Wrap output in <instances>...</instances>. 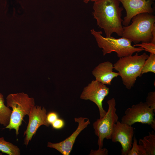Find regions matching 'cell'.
Returning a JSON list of instances; mask_svg holds the SVG:
<instances>
[{"instance_id":"277c9868","label":"cell","mask_w":155,"mask_h":155,"mask_svg":"<svg viewBox=\"0 0 155 155\" xmlns=\"http://www.w3.org/2000/svg\"><path fill=\"white\" fill-rule=\"evenodd\" d=\"M7 106L12 108L9 124L5 128L10 130L14 129L17 135L23 118L28 115L32 107L35 105L34 98L23 92L9 94L6 98Z\"/></svg>"},{"instance_id":"30bf717a","label":"cell","mask_w":155,"mask_h":155,"mask_svg":"<svg viewBox=\"0 0 155 155\" xmlns=\"http://www.w3.org/2000/svg\"><path fill=\"white\" fill-rule=\"evenodd\" d=\"M122 3L126 12L122 24L126 26L129 24L132 18L143 13H152L154 10L152 7L155 0H119Z\"/></svg>"},{"instance_id":"8992f818","label":"cell","mask_w":155,"mask_h":155,"mask_svg":"<svg viewBox=\"0 0 155 155\" xmlns=\"http://www.w3.org/2000/svg\"><path fill=\"white\" fill-rule=\"evenodd\" d=\"M108 108L104 116L97 119L93 123L95 135L98 137L99 148H102L104 139H111L115 124L118 121V117L116 113V103L112 98L107 101Z\"/></svg>"},{"instance_id":"5bb4252c","label":"cell","mask_w":155,"mask_h":155,"mask_svg":"<svg viewBox=\"0 0 155 155\" xmlns=\"http://www.w3.org/2000/svg\"><path fill=\"white\" fill-rule=\"evenodd\" d=\"M139 145L146 155L155 154V133L153 131L149 132L148 135L140 139Z\"/></svg>"},{"instance_id":"7c38bea8","label":"cell","mask_w":155,"mask_h":155,"mask_svg":"<svg viewBox=\"0 0 155 155\" xmlns=\"http://www.w3.org/2000/svg\"><path fill=\"white\" fill-rule=\"evenodd\" d=\"M74 120L75 122L78 123V125L76 129L71 135L65 140L59 143H53L48 142L47 146L56 150L63 155H69L78 135L90 124L89 120L86 117L75 118Z\"/></svg>"},{"instance_id":"52a82bcc","label":"cell","mask_w":155,"mask_h":155,"mask_svg":"<svg viewBox=\"0 0 155 155\" xmlns=\"http://www.w3.org/2000/svg\"><path fill=\"white\" fill-rule=\"evenodd\" d=\"M155 113L146 102H140L126 110L121 122L131 126L136 123L147 124L155 131Z\"/></svg>"},{"instance_id":"5b68a950","label":"cell","mask_w":155,"mask_h":155,"mask_svg":"<svg viewBox=\"0 0 155 155\" xmlns=\"http://www.w3.org/2000/svg\"><path fill=\"white\" fill-rule=\"evenodd\" d=\"M90 32L95 38L98 46L102 49L104 56L114 52L120 58L144 51L141 47L134 46L131 44V41L125 38H116L112 36L104 37L102 35V31H97L94 29L91 30Z\"/></svg>"},{"instance_id":"2e32d148","label":"cell","mask_w":155,"mask_h":155,"mask_svg":"<svg viewBox=\"0 0 155 155\" xmlns=\"http://www.w3.org/2000/svg\"><path fill=\"white\" fill-rule=\"evenodd\" d=\"M0 151L9 155H20V150L16 146L5 141L3 137L0 138Z\"/></svg>"},{"instance_id":"3957f363","label":"cell","mask_w":155,"mask_h":155,"mask_svg":"<svg viewBox=\"0 0 155 155\" xmlns=\"http://www.w3.org/2000/svg\"><path fill=\"white\" fill-rule=\"evenodd\" d=\"M148 56L146 53L141 55L136 53L134 55L119 58L113 65L114 69L118 71L127 89H131L137 78L142 75V69Z\"/></svg>"},{"instance_id":"9a60e30c","label":"cell","mask_w":155,"mask_h":155,"mask_svg":"<svg viewBox=\"0 0 155 155\" xmlns=\"http://www.w3.org/2000/svg\"><path fill=\"white\" fill-rule=\"evenodd\" d=\"M12 110L5 104L3 95L0 93V124L4 127L9 124Z\"/></svg>"},{"instance_id":"ac0fdd59","label":"cell","mask_w":155,"mask_h":155,"mask_svg":"<svg viewBox=\"0 0 155 155\" xmlns=\"http://www.w3.org/2000/svg\"><path fill=\"white\" fill-rule=\"evenodd\" d=\"M133 142L131 148L127 155H146L140 146L138 144L137 140L135 135L133 138Z\"/></svg>"},{"instance_id":"ba28073f","label":"cell","mask_w":155,"mask_h":155,"mask_svg":"<svg viewBox=\"0 0 155 155\" xmlns=\"http://www.w3.org/2000/svg\"><path fill=\"white\" fill-rule=\"evenodd\" d=\"M109 88L99 81L92 80L84 88L81 93L80 98L89 100L94 103L98 106L100 118L103 117L106 111L103 109L102 102L109 93Z\"/></svg>"},{"instance_id":"6da1fadb","label":"cell","mask_w":155,"mask_h":155,"mask_svg":"<svg viewBox=\"0 0 155 155\" xmlns=\"http://www.w3.org/2000/svg\"><path fill=\"white\" fill-rule=\"evenodd\" d=\"M119 0H98L94 2L92 12L98 26L102 29L106 37L115 33L122 36L123 31L121 18L123 8Z\"/></svg>"},{"instance_id":"8fae6325","label":"cell","mask_w":155,"mask_h":155,"mask_svg":"<svg viewBox=\"0 0 155 155\" xmlns=\"http://www.w3.org/2000/svg\"><path fill=\"white\" fill-rule=\"evenodd\" d=\"M134 129L132 126L118 121L115 125L111 136L112 141L119 143L121 154L127 155L132 146Z\"/></svg>"},{"instance_id":"cb8c5ba5","label":"cell","mask_w":155,"mask_h":155,"mask_svg":"<svg viewBox=\"0 0 155 155\" xmlns=\"http://www.w3.org/2000/svg\"><path fill=\"white\" fill-rule=\"evenodd\" d=\"M98 0H83L84 2L86 3H87L90 1L95 2Z\"/></svg>"},{"instance_id":"4fadbf2b","label":"cell","mask_w":155,"mask_h":155,"mask_svg":"<svg viewBox=\"0 0 155 155\" xmlns=\"http://www.w3.org/2000/svg\"><path fill=\"white\" fill-rule=\"evenodd\" d=\"M113 65L109 61L100 63L92 71L96 80L108 85H111L113 80L119 76L118 72L113 71Z\"/></svg>"},{"instance_id":"d4e9b609","label":"cell","mask_w":155,"mask_h":155,"mask_svg":"<svg viewBox=\"0 0 155 155\" xmlns=\"http://www.w3.org/2000/svg\"><path fill=\"white\" fill-rule=\"evenodd\" d=\"M2 154L1 153H0V155H2Z\"/></svg>"},{"instance_id":"e0dca14e","label":"cell","mask_w":155,"mask_h":155,"mask_svg":"<svg viewBox=\"0 0 155 155\" xmlns=\"http://www.w3.org/2000/svg\"><path fill=\"white\" fill-rule=\"evenodd\" d=\"M152 72L155 73V54L150 53L146 60L142 70V75Z\"/></svg>"},{"instance_id":"7a4b0ae2","label":"cell","mask_w":155,"mask_h":155,"mask_svg":"<svg viewBox=\"0 0 155 155\" xmlns=\"http://www.w3.org/2000/svg\"><path fill=\"white\" fill-rule=\"evenodd\" d=\"M131 20V24L123 26L122 37L135 44L151 42L152 32L155 28V16L151 13H141L133 17Z\"/></svg>"},{"instance_id":"ffe728a7","label":"cell","mask_w":155,"mask_h":155,"mask_svg":"<svg viewBox=\"0 0 155 155\" xmlns=\"http://www.w3.org/2000/svg\"><path fill=\"white\" fill-rule=\"evenodd\" d=\"M146 102L155 112V92H149L146 98Z\"/></svg>"},{"instance_id":"44dd1931","label":"cell","mask_w":155,"mask_h":155,"mask_svg":"<svg viewBox=\"0 0 155 155\" xmlns=\"http://www.w3.org/2000/svg\"><path fill=\"white\" fill-rule=\"evenodd\" d=\"M53 128L59 129L63 128L64 126L65 123L64 121L59 118L54 122L51 124Z\"/></svg>"},{"instance_id":"d6986e66","label":"cell","mask_w":155,"mask_h":155,"mask_svg":"<svg viewBox=\"0 0 155 155\" xmlns=\"http://www.w3.org/2000/svg\"><path fill=\"white\" fill-rule=\"evenodd\" d=\"M134 46L140 47L143 48L144 51L150 53L155 54V43L151 42H142L140 44H136L133 45Z\"/></svg>"},{"instance_id":"7402d4cb","label":"cell","mask_w":155,"mask_h":155,"mask_svg":"<svg viewBox=\"0 0 155 155\" xmlns=\"http://www.w3.org/2000/svg\"><path fill=\"white\" fill-rule=\"evenodd\" d=\"M57 113L55 112H51L46 115V119L48 123L51 124L56 120L58 118Z\"/></svg>"},{"instance_id":"603a6c76","label":"cell","mask_w":155,"mask_h":155,"mask_svg":"<svg viewBox=\"0 0 155 155\" xmlns=\"http://www.w3.org/2000/svg\"><path fill=\"white\" fill-rule=\"evenodd\" d=\"M108 154V150L105 148H99L97 150H92L89 155H107Z\"/></svg>"},{"instance_id":"9c48e42d","label":"cell","mask_w":155,"mask_h":155,"mask_svg":"<svg viewBox=\"0 0 155 155\" xmlns=\"http://www.w3.org/2000/svg\"><path fill=\"white\" fill-rule=\"evenodd\" d=\"M46 111L41 106L34 105L32 108L28 115L29 120L26 129L24 133L25 135L24 144L27 146L35 135L39 127L42 125L48 127L49 124L46 119Z\"/></svg>"}]
</instances>
